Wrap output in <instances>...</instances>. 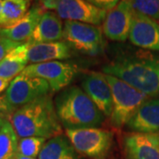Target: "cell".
I'll list each match as a JSON object with an SVG mask.
<instances>
[{
    "label": "cell",
    "instance_id": "cell-1",
    "mask_svg": "<svg viewBox=\"0 0 159 159\" xmlns=\"http://www.w3.org/2000/svg\"><path fill=\"white\" fill-rule=\"evenodd\" d=\"M9 121L20 139L31 136L51 139L63 133L50 95L39 97L16 110L9 116Z\"/></svg>",
    "mask_w": 159,
    "mask_h": 159
},
{
    "label": "cell",
    "instance_id": "cell-2",
    "mask_svg": "<svg viewBox=\"0 0 159 159\" xmlns=\"http://www.w3.org/2000/svg\"><path fill=\"white\" fill-rule=\"evenodd\" d=\"M102 71L124 80L149 97L159 95V57L139 53L119 57L106 65Z\"/></svg>",
    "mask_w": 159,
    "mask_h": 159
},
{
    "label": "cell",
    "instance_id": "cell-3",
    "mask_svg": "<svg viewBox=\"0 0 159 159\" xmlns=\"http://www.w3.org/2000/svg\"><path fill=\"white\" fill-rule=\"evenodd\" d=\"M60 124L66 129L90 128L101 125L104 115L79 87L66 89L54 102Z\"/></svg>",
    "mask_w": 159,
    "mask_h": 159
},
{
    "label": "cell",
    "instance_id": "cell-4",
    "mask_svg": "<svg viewBox=\"0 0 159 159\" xmlns=\"http://www.w3.org/2000/svg\"><path fill=\"white\" fill-rule=\"evenodd\" d=\"M103 74L112 95L111 123L113 126L122 127L126 125L133 115L149 97L116 76Z\"/></svg>",
    "mask_w": 159,
    "mask_h": 159
},
{
    "label": "cell",
    "instance_id": "cell-5",
    "mask_svg": "<svg viewBox=\"0 0 159 159\" xmlns=\"http://www.w3.org/2000/svg\"><path fill=\"white\" fill-rule=\"evenodd\" d=\"M66 135L77 153L91 159H105L113 140L111 132L95 127L66 129Z\"/></svg>",
    "mask_w": 159,
    "mask_h": 159
},
{
    "label": "cell",
    "instance_id": "cell-6",
    "mask_svg": "<svg viewBox=\"0 0 159 159\" xmlns=\"http://www.w3.org/2000/svg\"><path fill=\"white\" fill-rule=\"evenodd\" d=\"M51 90L49 83L43 79L21 73L11 80L4 96L11 114L29 102L49 95Z\"/></svg>",
    "mask_w": 159,
    "mask_h": 159
},
{
    "label": "cell",
    "instance_id": "cell-7",
    "mask_svg": "<svg viewBox=\"0 0 159 159\" xmlns=\"http://www.w3.org/2000/svg\"><path fill=\"white\" fill-rule=\"evenodd\" d=\"M41 6L45 10H55L57 15L66 20L91 25H100L107 13V11L86 0H41Z\"/></svg>",
    "mask_w": 159,
    "mask_h": 159
},
{
    "label": "cell",
    "instance_id": "cell-8",
    "mask_svg": "<svg viewBox=\"0 0 159 159\" xmlns=\"http://www.w3.org/2000/svg\"><path fill=\"white\" fill-rule=\"evenodd\" d=\"M63 38L75 50L91 56L100 53L104 44L101 29L95 25L79 21L65 22Z\"/></svg>",
    "mask_w": 159,
    "mask_h": 159
},
{
    "label": "cell",
    "instance_id": "cell-9",
    "mask_svg": "<svg viewBox=\"0 0 159 159\" xmlns=\"http://www.w3.org/2000/svg\"><path fill=\"white\" fill-rule=\"evenodd\" d=\"M78 72L79 68L75 64L57 60L31 64L23 70L22 74L43 79L51 90L59 91L70 84Z\"/></svg>",
    "mask_w": 159,
    "mask_h": 159
},
{
    "label": "cell",
    "instance_id": "cell-10",
    "mask_svg": "<svg viewBox=\"0 0 159 159\" xmlns=\"http://www.w3.org/2000/svg\"><path fill=\"white\" fill-rule=\"evenodd\" d=\"M134 10L132 0H120L106 13L102 22V32L112 41H125L129 37Z\"/></svg>",
    "mask_w": 159,
    "mask_h": 159
},
{
    "label": "cell",
    "instance_id": "cell-11",
    "mask_svg": "<svg viewBox=\"0 0 159 159\" xmlns=\"http://www.w3.org/2000/svg\"><path fill=\"white\" fill-rule=\"evenodd\" d=\"M129 39L137 47L159 51V25L153 19L134 11Z\"/></svg>",
    "mask_w": 159,
    "mask_h": 159
},
{
    "label": "cell",
    "instance_id": "cell-12",
    "mask_svg": "<svg viewBox=\"0 0 159 159\" xmlns=\"http://www.w3.org/2000/svg\"><path fill=\"white\" fill-rule=\"evenodd\" d=\"M123 144L126 159H159L157 134L133 132L125 135Z\"/></svg>",
    "mask_w": 159,
    "mask_h": 159
},
{
    "label": "cell",
    "instance_id": "cell-13",
    "mask_svg": "<svg viewBox=\"0 0 159 159\" xmlns=\"http://www.w3.org/2000/svg\"><path fill=\"white\" fill-rule=\"evenodd\" d=\"M81 88L102 113L111 117L112 111V95L104 74L92 73L86 75L81 83Z\"/></svg>",
    "mask_w": 159,
    "mask_h": 159
},
{
    "label": "cell",
    "instance_id": "cell-14",
    "mask_svg": "<svg viewBox=\"0 0 159 159\" xmlns=\"http://www.w3.org/2000/svg\"><path fill=\"white\" fill-rule=\"evenodd\" d=\"M126 126L134 133L159 134V98H148L143 102Z\"/></svg>",
    "mask_w": 159,
    "mask_h": 159
},
{
    "label": "cell",
    "instance_id": "cell-15",
    "mask_svg": "<svg viewBox=\"0 0 159 159\" xmlns=\"http://www.w3.org/2000/svg\"><path fill=\"white\" fill-rule=\"evenodd\" d=\"M44 11L41 5L33 6L19 21L8 28L0 29V36L19 43L29 42Z\"/></svg>",
    "mask_w": 159,
    "mask_h": 159
},
{
    "label": "cell",
    "instance_id": "cell-16",
    "mask_svg": "<svg viewBox=\"0 0 159 159\" xmlns=\"http://www.w3.org/2000/svg\"><path fill=\"white\" fill-rule=\"evenodd\" d=\"M71 49L68 43L64 42L53 43H29L28 57L30 64L61 61L71 57Z\"/></svg>",
    "mask_w": 159,
    "mask_h": 159
},
{
    "label": "cell",
    "instance_id": "cell-17",
    "mask_svg": "<svg viewBox=\"0 0 159 159\" xmlns=\"http://www.w3.org/2000/svg\"><path fill=\"white\" fill-rule=\"evenodd\" d=\"M63 24L57 12L45 11L27 43H53L63 38Z\"/></svg>",
    "mask_w": 159,
    "mask_h": 159
},
{
    "label": "cell",
    "instance_id": "cell-18",
    "mask_svg": "<svg viewBox=\"0 0 159 159\" xmlns=\"http://www.w3.org/2000/svg\"><path fill=\"white\" fill-rule=\"evenodd\" d=\"M29 43L17 46L12 49L6 57L0 61V77L12 80L21 74L29 63L28 57Z\"/></svg>",
    "mask_w": 159,
    "mask_h": 159
},
{
    "label": "cell",
    "instance_id": "cell-19",
    "mask_svg": "<svg viewBox=\"0 0 159 159\" xmlns=\"http://www.w3.org/2000/svg\"><path fill=\"white\" fill-rule=\"evenodd\" d=\"M38 159H80V157L66 135L63 136L61 134L45 142Z\"/></svg>",
    "mask_w": 159,
    "mask_h": 159
},
{
    "label": "cell",
    "instance_id": "cell-20",
    "mask_svg": "<svg viewBox=\"0 0 159 159\" xmlns=\"http://www.w3.org/2000/svg\"><path fill=\"white\" fill-rule=\"evenodd\" d=\"M30 0H3L0 29L8 28L19 21L29 11Z\"/></svg>",
    "mask_w": 159,
    "mask_h": 159
},
{
    "label": "cell",
    "instance_id": "cell-21",
    "mask_svg": "<svg viewBox=\"0 0 159 159\" xmlns=\"http://www.w3.org/2000/svg\"><path fill=\"white\" fill-rule=\"evenodd\" d=\"M18 135L6 119L0 130V159H13L18 151Z\"/></svg>",
    "mask_w": 159,
    "mask_h": 159
},
{
    "label": "cell",
    "instance_id": "cell-22",
    "mask_svg": "<svg viewBox=\"0 0 159 159\" xmlns=\"http://www.w3.org/2000/svg\"><path fill=\"white\" fill-rule=\"evenodd\" d=\"M46 140L45 138L36 136L21 138L19 141L17 154L26 157L35 158L39 156Z\"/></svg>",
    "mask_w": 159,
    "mask_h": 159
},
{
    "label": "cell",
    "instance_id": "cell-23",
    "mask_svg": "<svg viewBox=\"0 0 159 159\" xmlns=\"http://www.w3.org/2000/svg\"><path fill=\"white\" fill-rule=\"evenodd\" d=\"M132 3L135 11L159 20V0H132Z\"/></svg>",
    "mask_w": 159,
    "mask_h": 159
},
{
    "label": "cell",
    "instance_id": "cell-24",
    "mask_svg": "<svg viewBox=\"0 0 159 159\" xmlns=\"http://www.w3.org/2000/svg\"><path fill=\"white\" fill-rule=\"evenodd\" d=\"M22 43H19L9 39L0 36V61L6 57L10 51Z\"/></svg>",
    "mask_w": 159,
    "mask_h": 159
},
{
    "label": "cell",
    "instance_id": "cell-25",
    "mask_svg": "<svg viewBox=\"0 0 159 159\" xmlns=\"http://www.w3.org/2000/svg\"><path fill=\"white\" fill-rule=\"evenodd\" d=\"M100 9L110 11L119 4L120 0H86Z\"/></svg>",
    "mask_w": 159,
    "mask_h": 159
},
{
    "label": "cell",
    "instance_id": "cell-26",
    "mask_svg": "<svg viewBox=\"0 0 159 159\" xmlns=\"http://www.w3.org/2000/svg\"><path fill=\"white\" fill-rule=\"evenodd\" d=\"M10 111L9 108L7 106V103L6 102V99H5V96L2 95L0 96V116L2 117H6V116H10Z\"/></svg>",
    "mask_w": 159,
    "mask_h": 159
},
{
    "label": "cell",
    "instance_id": "cell-27",
    "mask_svg": "<svg viewBox=\"0 0 159 159\" xmlns=\"http://www.w3.org/2000/svg\"><path fill=\"white\" fill-rule=\"evenodd\" d=\"M11 81V80L4 79V78H1L0 77V93L4 92V91L8 89V87L10 85Z\"/></svg>",
    "mask_w": 159,
    "mask_h": 159
},
{
    "label": "cell",
    "instance_id": "cell-28",
    "mask_svg": "<svg viewBox=\"0 0 159 159\" xmlns=\"http://www.w3.org/2000/svg\"><path fill=\"white\" fill-rule=\"evenodd\" d=\"M15 159H35V158H30V157H23V156H20L19 154H16L15 157H14Z\"/></svg>",
    "mask_w": 159,
    "mask_h": 159
},
{
    "label": "cell",
    "instance_id": "cell-29",
    "mask_svg": "<svg viewBox=\"0 0 159 159\" xmlns=\"http://www.w3.org/2000/svg\"><path fill=\"white\" fill-rule=\"evenodd\" d=\"M6 119H5V117H2V116H0V130H1V128H2V126L4 125V123H5V121H6Z\"/></svg>",
    "mask_w": 159,
    "mask_h": 159
},
{
    "label": "cell",
    "instance_id": "cell-30",
    "mask_svg": "<svg viewBox=\"0 0 159 159\" xmlns=\"http://www.w3.org/2000/svg\"><path fill=\"white\" fill-rule=\"evenodd\" d=\"M2 9H3V0H0V17L2 14Z\"/></svg>",
    "mask_w": 159,
    "mask_h": 159
},
{
    "label": "cell",
    "instance_id": "cell-31",
    "mask_svg": "<svg viewBox=\"0 0 159 159\" xmlns=\"http://www.w3.org/2000/svg\"><path fill=\"white\" fill-rule=\"evenodd\" d=\"M13 159H15V158H13Z\"/></svg>",
    "mask_w": 159,
    "mask_h": 159
}]
</instances>
